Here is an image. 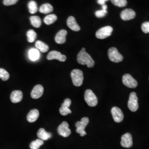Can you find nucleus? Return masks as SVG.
<instances>
[{"label":"nucleus","instance_id":"nucleus-1","mask_svg":"<svg viewBox=\"0 0 149 149\" xmlns=\"http://www.w3.org/2000/svg\"><path fill=\"white\" fill-rule=\"evenodd\" d=\"M77 62L82 65H86L88 68H92L95 65V61L90 55L86 52L85 49L82 48L77 56Z\"/></svg>","mask_w":149,"mask_h":149},{"label":"nucleus","instance_id":"nucleus-2","mask_svg":"<svg viewBox=\"0 0 149 149\" xmlns=\"http://www.w3.org/2000/svg\"><path fill=\"white\" fill-rule=\"evenodd\" d=\"M71 77L72 83L75 86L79 87L82 85L84 81V74L81 70H73L71 72Z\"/></svg>","mask_w":149,"mask_h":149},{"label":"nucleus","instance_id":"nucleus-3","mask_svg":"<svg viewBox=\"0 0 149 149\" xmlns=\"http://www.w3.org/2000/svg\"><path fill=\"white\" fill-rule=\"evenodd\" d=\"M89 123V119L88 117H84L81 119L80 122H77L75 124L76 127V132L77 133L80 134L81 136H84L86 135L85 128Z\"/></svg>","mask_w":149,"mask_h":149},{"label":"nucleus","instance_id":"nucleus-4","mask_svg":"<svg viewBox=\"0 0 149 149\" xmlns=\"http://www.w3.org/2000/svg\"><path fill=\"white\" fill-rule=\"evenodd\" d=\"M108 55L109 60L114 63H120L123 60V55L119 53L117 48L114 47H112L109 49Z\"/></svg>","mask_w":149,"mask_h":149},{"label":"nucleus","instance_id":"nucleus-5","mask_svg":"<svg viewBox=\"0 0 149 149\" xmlns=\"http://www.w3.org/2000/svg\"><path fill=\"white\" fill-rule=\"evenodd\" d=\"M85 100L90 107H95L98 103V100L95 94L91 90H87L85 93Z\"/></svg>","mask_w":149,"mask_h":149},{"label":"nucleus","instance_id":"nucleus-6","mask_svg":"<svg viewBox=\"0 0 149 149\" xmlns=\"http://www.w3.org/2000/svg\"><path fill=\"white\" fill-rule=\"evenodd\" d=\"M128 106L132 112H136L138 109V98L136 96V93L134 92H132L130 95Z\"/></svg>","mask_w":149,"mask_h":149},{"label":"nucleus","instance_id":"nucleus-7","mask_svg":"<svg viewBox=\"0 0 149 149\" xmlns=\"http://www.w3.org/2000/svg\"><path fill=\"white\" fill-rule=\"evenodd\" d=\"M113 29L111 26L102 27L96 32V37L98 39H103L111 36Z\"/></svg>","mask_w":149,"mask_h":149},{"label":"nucleus","instance_id":"nucleus-8","mask_svg":"<svg viewBox=\"0 0 149 149\" xmlns=\"http://www.w3.org/2000/svg\"><path fill=\"white\" fill-rule=\"evenodd\" d=\"M122 81L123 84L129 88H134L138 86V82L130 74H125L123 76Z\"/></svg>","mask_w":149,"mask_h":149},{"label":"nucleus","instance_id":"nucleus-9","mask_svg":"<svg viewBox=\"0 0 149 149\" xmlns=\"http://www.w3.org/2000/svg\"><path fill=\"white\" fill-rule=\"evenodd\" d=\"M58 132L59 135L64 138L68 137L71 133L69 128V124L66 122L62 123L58 127Z\"/></svg>","mask_w":149,"mask_h":149},{"label":"nucleus","instance_id":"nucleus-10","mask_svg":"<svg viewBox=\"0 0 149 149\" xmlns=\"http://www.w3.org/2000/svg\"><path fill=\"white\" fill-rule=\"evenodd\" d=\"M120 144L124 148H131L133 146V138L132 135L129 133H127L123 135L121 138Z\"/></svg>","mask_w":149,"mask_h":149},{"label":"nucleus","instance_id":"nucleus-11","mask_svg":"<svg viewBox=\"0 0 149 149\" xmlns=\"http://www.w3.org/2000/svg\"><path fill=\"white\" fill-rule=\"evenodd\" d=\"M112 117L114 120L117 123L122 122L124 119V115L121 109L117 107H114L111 109Z\"/></svg>","mask_w":149,"mask_h":149},{"label":"nucleus","instance_id":"nucleus-12","mask_svg":"<svg viewBox=\"0 0 149 149\" xmlns=\"http://www.w3.org/2000/svg\"><path fill=\"white\" fill-rule=\"evenodd\" d=\"M71 101L69 98H66L64 102L63 103V104H61V107L59 109V112L62 115V116H66L69 114H71L72 112L69 109V107L71 105Z\"/></svg>","mask_w":149,"mask_h":149},{"label":"nucleus","instance_id":"nucleus-13","mask_svg":"<svg viewBox=\"0 0 149 149\" xmlns=\"http://www.w3.org/2000/svg\"><path fill=\"white\" fill-rule=\"evenodd\" d=\"M47 59L49 60H58L60 61L61 62H64L66 60V56L64 55L61 54V53L57 51H52L49 53L48 54L47 56Z\"/></svg>","mask_w":149,"mask_h":149},{"label":"nucleus","instance_id":"nucleus-14","mask_svg":"<svg viewBox=\"0 0 149 149\" xmlns=\"http://www.w3.org/2000/svg\"><path fill=\"white\" fill-rule=\"evenodd\" d=\"M136 16L135 11L132 9H125L122 12L120 17L124 21H129L133 19Z\"/></svg>","mask_w":149,"mask_h":149},{"label":"nucleus","instance_id":"nucleus-15","mask_svg":"<svg viewBox=\"0 0 149 149\" xmlns=\"http://www.w3.org/2000/svg\"><path fill=\"white\" fill-rule=\"evenodd\" d=\"M44 88L41 85L36 86L31 92V97L33 99H38L43 95Z\"/></svg>","mask_w":149,"mask_h":149},{"label":"nucleus","instance_id":"nucleus-16","mask_svg":"<svg viewBox=\"0 0 149 149\" xmlns=\"http://www.w3.org/2000/svg\"><path fill=\"white\" fill-rule=\"evenodd\" d=\"M67 25L70 28L75 32H78L80 30V27L77 23L76 19L73 16H70L67 20Z\"/></svg>","mask_w":149,"mask_h":149},{"label":"nucleus","instance_id":"nucleus-17","mask_svg":"<svg viewBox=\"0 0 149 149\" xmlns=\"http://www.w3.org/2000/svg\"><path fill=\"white\" fill-rule=\"evenodd\" d=\"M68 34V32L66 30H61L56 35L55 38V40L56 43L59 44H62L65 43L66 42V37Z\"/></svg>","mask_w":149,"mask_h":149},{"label":"nucleus","instance_id":"nucleus-18","mask_svg":"<svg viewBox=\"0 0 149 149\" xmlns=\"http://www.w3.org/2000/svg\"><path fill=\"white\" fill-rule=\"evenodd\" d=\"M11 101L14 103L20 102L23 98V93L21 91H13L10 96Z\"/></svg>","mask_w":149,"mask_h":149},{"label":"nucleus","instance_id":"nucleus-19","mask_svg":"<svg viewBox=\"0 0 149 149\" xmlns=\"http://www.w3.org/2000/svg\"><path fill=\"white\" fill-rule=\"evenodd\" d=\"M39 116V113L37 109H32L27 115V120L30 123L36 122Z\"/></svg>","mask_w":149,"mask_h":149},{"label":"nucleus","instance_id":"nucleus-20","mask_svg":"<svg viewBox=\"0 0 149 149\" xmlns=\"http://www.w3.org/2000/svg\"><path fill=\"white\" fill-rule=\"evenodd\" d=\"M29 58L33 61L38 60L40 57V53L37 49L32 48L28 52Z\"/></svg>","mask_w":149,"mask_h":149},{"label":"nucleus","instance_id":"nucleus-21","mask_svg":"<svg viewBox=\"0 0 149 149\" xmlns=\"http://www.w3.org/2000/svg\"><path fill=\"white\" fill-rule=\"evenodd\" d=\"M37 136L40 139L44 140H47L52 137V134L47 132L44 129L40 128L39 129L37 133Z\"/></svg>","mask_w":149,"mask_h":149},{"label":"nucleus","instance_id":"nucleus-22","mask_svg":"<svg viewBox=\"0 0 149 149\" xmlns=\"http://www.w3.org/2000/svg\"><path fill=\"white\" fill-rule=\"evenodd\" d=\"M36 47L38 50H40L42 53H46L49 50V46L47 44L44 43L40 40H38L36 43Z\"/></svg>","mask_w":149,"mask_h":149},{"label":"nucleus","instance_id":"nucleus-23","mask_svg":"<svg viewBox=\"0 0 149 149\" xmlns=\"http://www.w3.org/2000/svg\"><path fill=\"white\" fill-rule=\"evenodd\" d=\"M53 11V7L49 3H45L41 6L39 8V12L44 14H47Z\"/></svg>","mask_w":149,"mask_h":149},{"label":"nucleus","instance_id":"nucleus-24","mask_svg":"<svg viewBox=\"0 0 149 149\" xmlns=\"http://www.w3.org/2000/svg\"><path fill=\"white\" fill-rule=\"evenodd\" d=\"M30 20L32 26L36 28H39L42 24V21L39 17L38 16H31L30 17Z\"/></svg>","mask_w":149,"mask_h":149},{"label":"nucleus","instance_id":"nucleus-25","mask_svg":"<svg viewBox=\"0 0 149 149\" xmlns=\"http://www.w3.org/2000/svg\"><path fill=\"white\" fill-rule=\"evenodd\" d=\"M56 20H57V16L54 14H51V15H49L45 17L44 22L46 24L50 25L53 24Z\"/></svg>","mask_w":149,"mask_h":149},{"label":"nucleus","instance_id":"nucleus-26","mask_svg":"<svg viewBox=\"0 0 149 149\" xmlns=\"http://www.w3.org/2000/svg\"><path fill=\"white\" fill-rule=\"evenodd\" d=\"M27 36L28 42L29 43H33L37 38V34L33 30L31 29L27 32Z\"/></svg>","mask_w":149,"mask_h":149},{"label":"nucleus","instance_id":"nucleus-27","mask_svg":"<svg viewBox=\"0 0 149 149\" xmlns=\"http://www.w3.org/2000/svg\"><path fill=\"white\" fill-rule=\"evenodd\" d=\"M44 144V141L42 139H38L37 140L32 141L30 144L31 149H39V148Z\"/></svg>","mask_w":149,"mask_h":149},{"label":"nucleus","instance_id":"nucleus-28","mask_svg":"<svg viewBox=\"0 0 149 149\" xmlns=\"http://www.w3.org/2000/svg\"><path fill=\"white\" fill-rule=\"evenodd\" d=\"M28 8L31 13H36L38 11V6L36 2L34 1H31L28 3Z\"/></svg>","mask_w":149,"mask_h":149},{"label":"nucleus","instance_id":"nucleus-29","mask_svg":"<svg viewBox=\"0 0 149 149\" xmlns=\"http://www.w3.org/2000/svg\"><path fill=\"white\" fill-rule=\"evenodd\" d=\"M112 3L114 5L118 6L119 7H123L127 5V0H111Z\"/></svg>","mask_w":149,"mask_h":149},{"label":"nucleus","instance_id":"nucleus-30","mask_svg":"<svg viewBox=\"0 0 149 149\" xmlns=\"http://www.w3.org/2000/svg\"><path fill=\"white\" fill-rule=\"evenodd\" d=\"M10 78L9 73L4 69L0 68V79L4 81L8 80Z\"/></svg>","mask_w":149,"mask_h":149},{"label":"nucleus","instance_id":"nucleus-31","mask_svg":"<svg viewBox=\"0 0 149 149\" xmlns=\"http://www.w3.org/2000/svg\"><path fill=\"white\" fill-rule=\"evenodd\" d=\"M107 14V11L103 10L96 11L95 12V15L98 18H102L106 16Z\"/></svg>","mask_w":149,"mask_h":149},{"label":"nucleus","instance_id":"nucleus-32","mask_svg":"<svg viewBox=\"0 0 149 149\" xmlns=\"http://www.w3.org/2000/svg\"><path fill=\"white\" fill-rule=\"evenodd\" d=\"M141 29L145 33H149V22H145L141 25Z\"/></svg>","mask_w":149,"mask_h":149},{"label":"nucleus","instance_id":"nucleus-33","mask_svg":"<svg viewBox=\"0 0 149 149\" xmlns=\"http://www.w3.org/2000/svg\"><path fill=\"white\" fill-rule=\"evenodd\" d=\"M18 1V0H3V4L5 6L13 5Z\"/></svg>","mask_w":149,"mask_h":149},{"label":"nucleus","instance_id":"nucleus-34","mask_svg":"<svg viewBox=\"0 0 149 149\" xmlns=\"http://www.w3.org/2000/svg\"><path fill=\"white\" fill-rule=\"evenodd\" d=\"M107 1H108V0H98V1H97V3H98V4H100V5H104V4H105L106 2Z\"/></svg>","mask_w":149,"mask_h":149},{"label":"nucleus","instance_id":"nucleus-35","mask_svg":"<svg viewBox=\"0 0 149 149\" xmlns=\"http://www.w3.org/2000/svg\"><path fill=\"white\" fill-rule=\"evenodd\" d=\"M102 6V10H107V6L106 5V4H104V5H103Z\"/></svg>","mask_w":149,"mask_h":149}]
</instances>
